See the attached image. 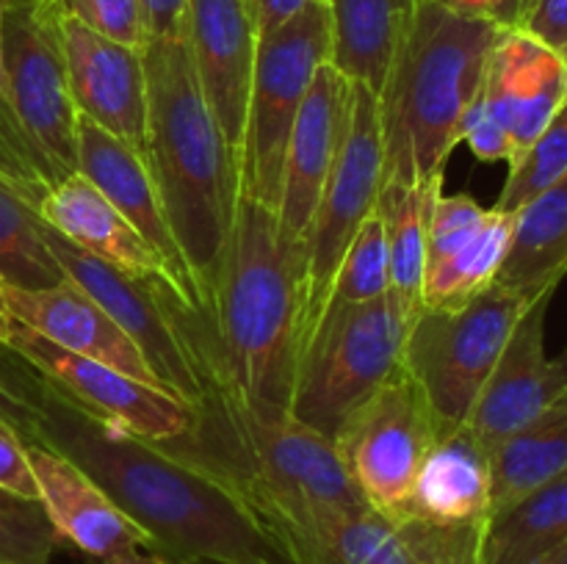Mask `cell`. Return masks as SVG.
Returning <instances> with one entry per match:
<instances>
[{
	"label": "cell",
	"mask_w": 567,
	"mask_h": 564,
	"mask_svg": "<svg viewBox=\"0 0 567 564\" xmlns=\"http://www.w3.org/2000/svg\"><path fill=\"white\" fill-rule=\"evenodd\" d=\"M44 243L66 280L94 299L111 315V321L136 343L153 368L155 382L172 396L183 398L192 409L197 407L203 385L194 365L188 313L199 307H188L169 288L136 280L116 265L83 252L48 224H44Z\"/></svg>",
	"instance_id": "ba28073f"
},
{
	"label": "cell",
	"mask_w": 567,
	"mask_h": 564,
	"mask_svg": "<svg viewBox=\"0 0 567 564\" xmlns=\"http://www.w3.org/2000/svg\"><path fill=\"white\" fill-rule=\"evenodd\" d=\"M554 363H557V368H559V374H563V379H565V385H567V346H565V352L559 354L557 359H554Z\"/></svg>",
	"instance_id": "bcb514c9"
},
{
	"label": "cell",
	"mask_w": 567,
	"mask_h": 564,
	"mask_svg": "<svg viewBox=\"0 0 567 564\" xmlns=\"http://www.w3.org/2000/svg\"><path fill=\"white\" fill-rule=\"evenodd\" d=\"M183 36L210 114L238 155L260 39L252 0H188Z\"/></svg>",
	"instance_id": "2e32d148"
},
{
	"label": "cell",
	"mask_w": 567,
	"mask_h": 564,
	"mask_svg": "<svg viewBox=\"0 0 567 564\" xmlns=\"http://www.w3.org/2000/svg\"><path fill=\"white\" fill-rule=\"evenodd\" d=\"M0 487L25 501H39V484L28 459L25 437L0 420Z\"/></svg>",
	"instance_id": "d590c367"
},
{
	"label": "cell",
	"mask_w": 567,
	"mask_h": 564,
	"mask_svg": "<svg viewBox=\"0 0 567 564\" xmlns=\"http://www.w3.org/2000/svg\"><path fill=\"white\" fill-rule=\"evenodd\" d=\"M457 142H465L471 147V153L476 155L485 164H496V160H513V147H509V138L502 127L496 125L487 108L482 105L480 94H476L474 103L465 111L463 122L457 127Z\"/></svg>",
	"instance_id": "e575fe53"
},
{
	"label": "cell",
	"mask_w": 567,
	"mask_h": 564,
	"mask_svg": "<svg viewBox=\"0 0 567 564\" xmlns=\"http://www.w3.org/2000/svg\"><path fill=\"white\" fill-rule=\"evenodd\" d=\"M0 420L14 426L25 442H31L33 420H37V404H33L31 387L25 374H0Z\"/></svg>",
	"instance_id": "74e56055"
},
{
	"label": "cell",
	"mask_w": 567,
	"mask_h": 564,
	"mask_svg": "<svg viewBox=\"0 0 567 564\" xmlns=\"http://www.w3.org/2000/svg\"><path fill=\"white\" fill-rule=\"evenodd\" d=\"M526 6H529V0H480L482 14L504 22L507 28L518 25V20H520V14L526 11Z\"/></svg>",
	"instance_id": "60d3db41"
},
{
	"label": "cell",
	"mask_w": 567,
	"mask_h": 564,
	"mask_svg": "<svg viewBox=\"0 0 567 564\" xmlns=\"http://www.w3.org/2000/svg\"><path fill=\"white\" fill-rule=\"evenodd\" d=\"M61 42L78 114L144 153L147 75L142 50L100 36L66 11H61Z\"/></svg>",
	"instance_id": "e0dca14e"
},
{
	"label": "cell",
	"mask_w": 567,
	"mask_h": 564,
	"mask_svg": "<svg viewBox=\"0 0 567 564\" xmlns=\"http://www.w3.org/2000/svg\"><path fill=\"white\" fill-rule=\"evenodd\" d=\"M565 545L567 470L487 520L485 564H543Z\"/></svg>",
	"instance_id": "83f0119b"
},
{
	"label": "cell",
	"mask_w": 567,
	"mask_h": 564,
	"mask_svg": "<svg viewBox=\"0 0 567 564\" xmlns=\"http://www.w3.org/2000/svg\"><path fill=\"white\" fill-rule=\"evenodd\" d=\"M391 291V265H388V238L382 216L371 213L349 243L336 271L330 304H363ZM324 307V310H327Z\"/></svg>",
	"instance_id": "4dcf8cb0"
},
{
	"label": "cell",
	"mask_w": 567,
	"mask_h": 564,
	"mask_svg": "<svg viewBox=\"0 0 567 564\" xmlns=\"http://www.w3.org/2000/svg\"><path fill=\"white\" fill-rule=\"evenodd\" d=\"M480 100L507 133L513 166L567 103L563 53L546 48L520 28H507L487 61Z\"/></svg>",
	"instance_id": "d6986e66"
},
{
	"label": "cell",
	"mask_w": 567,
	"mask_h": 564,
	"mask_svg": "<svg viewBox=\"0 0 567 564\" xmlns=\"http://www.w3.org/2000/svg\"><path fill=\"white\" fill-rule=\"evenodd\" d=\"M446 3L457 6V9H465V11H480V0H446Z\"/></svg>",
	"instance_id": "ee69618b"
},
{
	"label": "cell",
	"mask_w": 567,
	"mask_h": 564,
	"mask_svg": "<svg viewBox=\"0 0 567 564\" xmlns=\"http://www.w3.org/2000/svg\"><path fill=\"white\" fill-rule=\"evenodd\" d=\"M327 61H332V17L327 0L305 6L299 14L258 39L247 127L238 153L241 197L277 210L288 138L310 81Z\"/></svg>",
	"instance_id": "8992f818"
},
{
	"label": "cell",
	"mask_w": 567,
	"mask_h": 564,
	"mask_svg": "<svg viewBox=\"0 0 567 564\" xmlns=\"http://www.w3.org/2000/svg\"><path fill=\"white\" fill-rule=\"evenodd\" d=\"M0 296L11 318L31 326L55 346L111 365L138 382L158 385L136 343L111 321V315L94 299H89L70 280L53 288H17L0 280Z\"/></svg>",
	"instance_id": "603a6c76"
},
{
	"label": "cell",
	"mask_w": 567,
	"mask_h": 564,
	"mask_svg": "<svg viewBox=\"0 0 567 564\" xmlns=\"http://www.w3.org/2000/svg\"><path fill=\"white\" fill-rule=\"evenodd\" d=\"M441 194L443 180H435L377 202V213L385 221L391 291L413 313H421L424 307L426 243H430L432 210Z\"/></svg>",
	"instance_id": "f1b7e54d"
},
{
	"label": "cell",
	"mask_w": 567,
	"mask_h": 564,
	"mask_svg": "<svg viewBox=\"0 0 567 564\" xmlns=\"http://www.w3.org/2000/svg\"><path fill=\"white\" fill-rule=\"evenodd\" d=\"M28 387L37 404L31 442H44L86 470L153 536L155 553L172 564H282L255 514L225 484L155 442L94 418L31 368Z\"/></svg>",
	"instance_id": "6da1fadb"
},
{
	"label": "cell",
	"mask_w": 567,
	"mask_h": 564,
	"mask_svg": "<svg viewBox=\"0 0 567 564\" xmlns=\"http://www.w3.org/2000/svg\"><path fill=\"white\" fill-rule=\"evenodd\" d=\"M0 280L17 288H53L66 280L44 243L42 216L6 180H0Z\"/></svg>",
	"instance_id": "f546056e"
},
{
	"label": "cell",
	"mask_w": 567,
	"mask_h": 564,
	"mask_svg": "<svg viewBox=\"0 0 567 564\" xmlns=\"http://www.w3.org/2000/svg\"><path fill=\"white\" fill-rule=\"evenodd\" d=\"M563 59H565V64H567V48L563 50Z\"/></svg>",
	"instance_id": "7dc6e473"
},
{
	"label": "cell",
	"mask_w": 567,
	"mask_h": 564,
	"mask_svg": "<svg viewBox=\"0 0 567 564\" xmlns=\"http://www.w3.org/2000/svg\"><path fill=\"white\" fill-rule=\"evenodd\" d=\"M78 171L147 238L155 252L166 260L175 276L181 280L183 291L197 307L210 310L205 304L203 291L194 282L186 260H183L181 247L169 230V221L164 216L158 188H155L153 171H150L147 158L142 149L122 138L111 136L103 127L89 122L86 116L78 114Z\"/></svg>",
	"instance_id": "44dd1931"
},
{
	"label": "cell",
	"mask_w": 567,
	"mask_h": 564,
	"mask_svg": "<svg viewBox=\"0 0 567 564\" xmlns=\"http://www.w3.org/2000/svg\"><path fill=\"white\" fill-rule=\"evenodd\" d=\"M382 186V125L380 100L363 83L352 81V108L341 153L321 188L308 238L302 243L305 274V346L330 302L332 280L358 236L380 202ZM305 352V348H302Z\"/></svg>",
	"instance_id": "30bf717a"
},
{
	"label": "cell",
	"mask_w": 567,
	"mask_h": 564,
	"mask_svg": "<svg viewBox=\"0 0 567 564\" xmlns=\"http://www.w3.org/2000/svg\"><path fill=\"white\" fill-rule=\"evenodd\" d=\"M150 39H175L186 33L188 0H142Z\"/></svg>",
	"instance_id": "f35d334b"
},
{
	"label": "cell",
	"mask_w": 567,
	"mask_h": 564,
	"mask_svg": "<svg viewBox=\"0 0 567 564\" xmlns=\"http://www.w3.org/2000/svg\"><path fill=\"white\" fill-rule=\"evenodd\" d=\"M567 470V393L491 453V518Z\"/></svg>",
	"instance_id": "4316f807"
},
{
	"label": "cell",
	"mask_w": 567,
	"mask_h": 564,
	"mask_svg": "<svg viewBox=\"0 0 567 564\" xmlns=\"http://www.w3.org/2000/svg\"><path fill=\"white\" fill-rule=\"evenodd\" d=\"M402 514L449 525L491 520V451L468 424L437 437Z\"/></svg>",
	"instance_id": "cb8c5ba5"
},
{
	"label": "cell",
	"mask_w": 567,
	"mask_h": 564,
	"mask_svg": "<svg viewBox=\"0 0 567 564\" xmlns=\"http://www.w3.org/2000/svg\"><path fill=\"white\" fill-rule=\"evenodd\" d=\"M443 431L419 382L402 370L347 415L332 442L369 506L396 518L408 509L421 464Z\"/></svg>",
	"instance_id": "9c48e42d"
},
{
	"label": "cell",
	"mask_w": 567,
	"mask_h": 564,
	"mask_svg": "<svg viewBox=\"0 0 567 564\" xmlns=\"http://www.w3.org/2000/svg\"><path fill=\"white\" fill-rule=\"evenodd\" d=\"M563 177H567V103L529 144V149L509 166V177L493 208L518 213L529 199L557 186Z\"/></svg>",
	"instance_id": "1f68e13d"
},
{
	"label": "cell",
	"mask_w": 567,
	"mask_h": 564,
	"mask_svg": "<svg viewBox=\"0 0 567 564\" xmlns=\"http://www.w3.org/2000/svg\"><path fill=\"white\" fill-rule=\"evenodd\" d=\"M11 330H14V318H11V313L6 310V304H3V296H0V352H6V348H9Z\"/></svg>",
	"instance_id": "7bdbcfd3"
},
{
	"label": "cell",
	"mask_w": 567,
	"mask_h": 564,
	"mask_svg": "<svg viewBox=\"0 0 567 564\" xmlns=\"http://www.w3.org/2000/svg\"><path fill=\"white\" fill-rule=\"evenodd\" d=\"M25 448L37 476L39 501L59 540L72 542L92 558H109L133 547L155 551L153 536L70 457L44 442H25Z\"/></svg>",
	"instance_id": "ffe728a7"
},
{
	"label": "cell",
	"mask_w": 567,
	"mask_h": 564,
	"mask_svg": "<svg viewBox=\"0 0 567 564\" xmlns=\"http://www.w3.org/2000/svg\"><path fill=\"white\" fill-rule=\"evenodd\" d=\"M59 542L42 501L0 487V564H50Z\"/></svg>",
	"instance_id": "d6a6232c"
},
{
	"label": "cell",
	"mask_w": 567,
	"mask_h": 564,
	"mask_svg": "<svg viewBox=\"0 0 567 564\" xmlns=\"http://www.w3.org/2000/svg\"><path fill=\"white\" fill-rule=\"evenodd\" d=\"M537 296L493 282L463 307H421L415 315L404 343V370L446 429L468 420L520 315Z\"/></svg>",
	"instance_id": "52a82bcc"
},
{
	"label": "cell",
	"mask_w": 567,
	"mask_h": 564,
	"mask_svg": "<svg viewBox=\"0 0 567 564\" xmlns=\"http://www.w3.org/2000/svg\"><path fill=\"white\" fill-rule=\"evenodd\" d=\"M61 3L66 14L78 17L83 25L111 42L133 50H144V44L150 42L142 0H61Z\"/></svg>",
	"instance_id": "836d02e7"
},
{
	"label": "cell",
	"mask_w": 567,
	"mask_h": 564,
	"mask_svg": "<svg viewBox=\"0 0 567 564\" xmlns=\"http://www.w3.org/2000/svg\"><path fill=\"white\" fill-rule=\"evenodd\" d=\"M6 352L20 357L28 368L37 370L48 385L64 393L89 415L109 420L142 440L166 446L192 431L194 409L183 398L158 385L133 379L97 359L66 352L20 321H14Z\"/></svg>",
	"instance_id": "7c38bea8"
},
{
	"label": "cell",
	"mask_w": 567,
	"mask_h": 564,
	"mask_svg": "<svg viewBox=\"0 0 567 564\" xmlns=\"http://www.w3.org/2000/svg\"><path fill=\"white\" fill-rule=\"evenodd\" d=\"M89 564H172L169 558H164L155 551H144V547H133V551L114 553L109 558H92Z\"/></svg>",
	"instance_id": "b9f144b4"
},
{
	"label": "cell",
	"mask_w": 567,
	"mask_h": 564,
	"mask_svg": "<svg viewBox=\"0 0 567 564\" xmlns=\"http://www.w3.org/2000/svg\"><path fill=\"white\" fill-rule=\"evenodd\" d=\"M485 529L480 523H432L415 514L365 509L336 520L282 556L286 564H485Z\"/></svg>",
	"instance_id": "4fadbf2b"
},
{
	"label": "cell",
	"mask_w": 567,
	"mask_h": 564,
	"mask_svg": "<svg viewBox=\"0 0 567 564\" xmlns=\"http://www.w3.org/2000/svg\"><path fill=\"white\" fill-rule=\"evenodd\" d=\"M554 293L557 288L543 291L520 315L513 337L465 420L491 453L504 440L526 429L532 420L540 418L567 393L557 363L546 354V315Z\"/></svg>",
	"instance_id": "9a60e30c"
},
{
	"label": "cell",
	"mask_w": 567,
	"mask_h": 564,
	"mask_svg": "<svg viewBox=\"0 0 567 564\" xmlns=\"http://www.w3.org/2000/svg\"><path fill=\"white\" fill-rule=\"evenodd\" d=\"M515 213L482 208L465 194H441L426 243L424 307L454 310L496 282L513 241Z\"/></svg>",
	"instance_id": "5bb4252c"
},
{
	"label": "cell",
	"mask_w": 567,
	"mask_h": 564,
	"mask_svg": "<svg viewBox=\"0 0 567 564\" xmlns=\"http://www.w3.org/2000/svg\"><path fill=\"white\" fill-rule=\"evenodd\" d=\"M567 274V177L515 213L513 241L498 271V285L529 296L559 288Z\"/></svg>",
	"instance_id": "484cf974"
},
{
	"label": "cell",
	"mask_w": 567,
	"mask_h": 564,
	"mask_svg": "<svg viewBox=\"0 0 567 564\" xmlns=\"http://www.w3.org/2000/svg\"><path fill=\"white\" fill-rule=\"evenodd\" d=\"M543 564H567V545L559 547V551L554 553L551 558H546V562H543Z\"/></svg>",
	"instance_id": "f6af8a7d"
},
{
	"label": "cell",
	"mask_w": 567,
	"mask_h": 564,
	"mask_svg": "<svg viewBox=\"0 0 567 564\" xmlns=\"http://www.w3.org/2000/svg\"><path fill=\"white\" fill-rule=\"evenodd\" d=\"M208 304L225 370L244 401L291 412L305 348L302 247L282 236L275 210L238 197Z\"/></svg>",
	"instance_id": "277c9868"
},
{
	"label": "cell",
	"mask_w": 567,
	"mask_h": 564,
	"mask_svg": "<svg viewBox=\"0 0 567 564\" xmlns=\"http://www.w3.org/2000/svg\"><path fill=\"white\" fill-rule=\"evenodd\" d=\"M310 3H321V0H252L255 20H258L260 36L269 31H275L277 25H282L286 20H291L293 14H299V11Z\"/></svg>",
	"instance_id": "ab89813d"
},
{
	"label": "cell",
	"mask_w": 567,
	"mask_h": 564,
	"mask_svg": "<svg viewBox=\"0 0 567 564\" xmlns=\"http://www.w3.org/2000/svg\"><path fill=\"white\" fill-rule=\"evenodd\" d=\"M332 61L349 81L380 94L419 0H327Z\"/></svg>",
	"instance_id": "d4e9b609"
},
{
	"label": "cell",
	"mask_w": 567,
	"mask_h": 564,
	"mask_svg": "<svg viewBox=\"0 0 567 564\" xmlns=\"http://www.w3.org/2000/svg\"><path fill=\"white\" fill-rule=\"evenodd\" d=\"M61 0H6L3 64L22 130L59 177L78 171V108L66 81Z\"/></svg>",
	"instance_id": "8fae6325"
},
{
	"label": "cell",
	"mask_w": 567,
	"mask_h": 564,
	"mask_svg": "<svg viewBox=\"0 0 567 564\" xmlns=\"http://www.w3.org/2000/svg\"><path fill=\"white\" fill-rule=\"evenodd\" d=\"M415 315L393 291L374 302L330 304L299 357L293 418L336 440L347 415L404 370Z\"/></svg>",
	"instance_id": "5b68a950"
},
{
	"label": "cell",
	"mask_w": 567,
	"mask_h": 564,
	"mask_svg": "<svg viewBox=\"0 0 567 564\" xmlns=\"http://www.w3.org/2000/svg\"><path fill=\"white\" fill-rule=\"evenodd\" d=\"M507 25L446 0H419L380 94L382 199L443 180L457 127Z\"/></svg>",
	"instance_id": "7a4b0ae2"
},
{
	"label": "cell",
	"mask_w": 567,
	"mask_h": 564,
	"mask_svg": "<svg viewBox=\"0 0 567 564\" xmlns=\"http://www.w3.org/2000/svg\"><path fill=\"white\" fill-rule=\"evenodd\" d=\"M39 216H42L44 224L53 227L59 236H64L66 241L75 243L83 252L116 265V269L136 276V280L169 288L188 307H197L186 296L175 271L155 252L153 243L81 171H72V175L61 177L44 194L42 202H39Z\"/></svg>",
	"instance_id": "7402d4cb"
},
{
	"label": "cell",
	"mask_w": 567,
	"mask_h": 564,
	"mask_svg": "<svg viewBox=\"0 0 567 564\" xmlns=\"http://www.w3.org/2000/svg\"><path fill=\"white\" fill-rule=\"evenodd\" d=\"M352 108V81L336 64H321L299 105L282 166L277 221L288 241L302 247L332 164L341 153Z\"/></svg>",
	"instance_id": "ac0fdd59"
},
{
	"label": "cell",
	"mask_w": 567,
	"mask_h": 564,
	"mask_svg": "<svg viewBox=\"0 0 567 564\" xmlns=\"http://www.w3.org/2000/svg\"><path fill=\"white\" fill-rule=\"evenodd\" d=\"M142 59L147 75L144 158L172 236L208 304L241 197L238 155L210 114L186 36L150 39Z\"/></svg>",
	"instance_id": "3957f363"
},
{
	"label": "cell",
	"mask_w": 567,
	"mask_h": 564,
	"mask_svg": "<svg viewBox=\"0 0 567 564\" xmlns=\"http://www.w3.org/2000/svg\"><path fill=\"white\" fill-rule=\"evenodd\" d=\"M515 28L563 53L567 48V0H529Z\"/></svg>",
	"instance_id": "8d00e7d4"
}]
</instances>
